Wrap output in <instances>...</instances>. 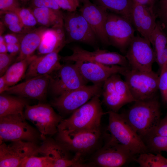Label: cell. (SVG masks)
I'll list each match as a JSON object with an SVG mask.
<instances>
[{
  "mask_svg": "<svg viewBox=\"0 0 167 167\" xmlns=\"http://www.w3.org/2000/svg\"><path fill=\"white\" fill-rule=\"evenodd\" d=\"M134 102L122 114L128 123L142 139L158 124L161 115L160 104L156 96Z\"/></svg>",
  "mask_w": 167,
  "mask_h": 167,
  "instance_id": "1",
  "label": "cell"
},
{
  "mask_svg": "<svg viewBox=\"0 0 167 167\" xmlns=\"http://www.w3.org/2000/svg\"><path fill=\"white\" fill-rule=\"evenodd\" d=\"M100 96H94L73 112L69 118L63 119L58 126V131L101 129V118L108 112H103Z\"/></svg>",
  "mask_w": 167,
  "mask_h": 167,
  "instance_id": "2",
  "label": "cell"
},
{
  "mask_svg": "<svg viewBox=\"0 0 167 167\" xmlns=\"http://www.w3.org/2000/svg\"><path fill=\"white\" fill-rule=\"evenodd\" d=\"M107 133L109 137L134 155L148 152L141 137L132 129L122 113L109 111Z\"/></svg>",
  "mask_w": 167,
  "mask_h": 167,
  "instance_id": "3",
  "label": "cell"
},
{
  "mask_svg": "<svg viewBox=\"0 0 167 167\" xmlns=\"http://www.w3.org/2000/svg\"><path fill=\"white\" fill-rule=\"evenodd\" d=\"M26 119L24 114L0 117V144L4 141L16 140L36 143L41 138L40 132L29 125Z\"/></svg>",
  "mask_w": 167,
  "mask_h": 167,
  "instance_id": "4",
  "label": "cell"
},
{
  "mask_svg": "<svg viewBox=\"0 0 167 167\" xmlns=\"http://www.w3.org/2000/svg\"><path fill=\"white\" fill-rule=\"evenodd\" d=\"M101 136V129L61 130L58 131L56 140L69 151L83 156L96 147Z\"/></svg>",
  "mask_w": 167,
  "mask_h": 167,
  "instance_id": "5",
  "label": "cell"
},
{
  "mask_svg": "<svg viewBox=\"0 0 167 167\" xmlns=\"http://www.w3.org/2000/svg\"><path fill=\"white\" fill-rule=\"evenodd\" d=\"M123 76L135 101L156 96L159 90V75L152 70L144 71L130 68Z\"/></svg>",
  "mask_w": 167,
  "mask_h": 167,
  "instance_id": "6",
  "label": "cell"
},
{
  "mask_svg": "<svg viewBox=\"0 0 167 167\" xmlns=\"http://www.w3.org/2000/svg\"><path fill=\"white\" fill-rule=\"evenodd\" d=\"M24 115L37 128L43 139L48 135L56 134L58 127L63 119L49 105L45 104L26 106Z\"/></svg>",
  "mask_w": 167,
  "mask_h": 167,
  "instance_id": "7",
  "label": "cell"
},
{
  "mask_svg": "<svg viewBox=\"0 0 167 167\" xmlns=\"http://www.w3.org/2000/svg\"><path fill=\"white\" fill-rule=\"evenodd\" d=\"M105 143L93 156L90 166L121 167L132 160L135 155L129 150L111 139L106 133Z\"/></svg>",
  "mask_w": 167,
  "mask_h": 167,
  "instance_id": "8",
  "label": "cell"
},
{
  "mask_svg": "<svg viewBox=\"0 0 167 167\" xmlns=\"http://www.w3.org/2000/svg\"><path fill=\"white\" fill-rule=\"evenodd\" d=\"M105 28L110 45L126 53L135 36L131 22L121 15L108 12Z\"/></svg>",
  "mask_w": 167,
  "mask_h": 167,
  "instance_id": "9",
  "label": "cell"
},
{
  "mask_svg": "<svg viewBox=\"0 0 167 167\" xmlns=\"http://www.w3.org/2000/svg\"><path fill=\"white\" fill-rule=\"evenodd\" d=\"M103 84L86 85L66 92L55 98L52 105L62 112L72 113L94 96L100 95Z\"/></svg>",
  "mask_w": 167,
  "mask_h": 167,
  "instance_id": "10",
  "label": "cell"
},
{
  "mask_svg": "<svg viewBox=\"0 0 167 167\" xmlns=\"http://www.w3.org/2000/svg\"><path fill=\"white\" fill-rule=\"evenodd\" d=\"M49 87L52 92L59 96L87 85L75 63H67L50 75Z\"/></svg>",
  "mask_w": 167,
  "mask_h": 167,
  "instance_id": "11",
  "label": "cell"
},
{
  "mask_svg": "<svg viewBox=\"0 0 167 167\" xmlns=\"http://www.w3.org/2000/svg\"><path fill=\"white\" fill-rule=\"evenodd\" d=\"M63 17L66 44L79 42L96 45L97 39L96 36L79 11H67L63 14Z\"/></svg>",
  "mask_w": 167,
  "mask_h": 167,
  "instance_id": "12",
  "label": "cell"
},
{
  "mask_svg": "<svg viewBox=\"0 0 167 167\" xmlns=\"http://www.w3.org/2000/svg\"><path fill=\"white\" fill-rule=\"evenodd\" d=\"M131 69L142 71L152 70L155 62V55L148 40L139 35L135 36L126 53Z\"/></svg>",
  "mask_w": 167,
  "mask_h": 167,
  "instance_id": "13",
  "label": "cell"
},
{
  "mask_svg": "<svg viewBox=\"0 0 167 167\" xmlns=\"http://www.w3.org/2000/svg\"><path fill=\"white\" fill-rule=\"evenodd\" d=\"M71 49L72 54L70 55L61 57V60L67 62H91L107 65H119L130 68L125 56L116 52L100 49L90 51L77 45L72 47Z\"/></svg>",
  "mask_w": 167,
  "mask_h": 167,
  "instance_id": "14",
  "label": "cell"
},
{
  "mask_svg": "<svg viewBox=\"0 0 167 167\" xmlns=\"http://www.w3.org/2000/svg\"><path fill=\"white\" fill-rule=\"evenodd\" d=\"M0 144V167H20L25 159L39 154V146L35 143L22 140Z\"/></svg>",
  "mask_w": 167,
  "mask_h": 167,
  "instance_id": "15",
  "label": "cell"
},
{
  "mask_svg": "<svg viewBox=\"0 0 167 167\" xmlns=\"http://www.w3.org/2000/svg\"><path fill=\"white\" fill-rule=\"evenodd\" d=\"M39 146V154L47 156L52 161L54 167H88L84 163L83 156L75 154L73 157L69 151L56 140L46 137Z\"/></svg>",
  "mask_w": 167,
  "mask_h": 167,
  "instance_id": "16",
  "label": "cell"
},
{
  "mask_svg": "<svg viewBox=\"0 0 167 167\" xmlns=\"http://www.w3.org/2000/svg\"><path fill=\"white\" fill-rule=\"evenodd\" d=\"M79 12L86 20L97 39L103 44L110 45L105 25L108 13L104 7L90 0H83Z\"/></svg>",
  "mask_w": 167,
  "mask_h": 167,
  "instance_id": "17",
  "label": "cell"
},
{
  "mask_svg": "<svg viewBox=\"0 0 167 167\" xmlns=\"http://www.w3.org/2000/svg\"><path fill=\"white\" fill-rule=\"evenodd\" d=\"M84 79L93 84H103L113 75H124L130 67L119 65H107L91 62H76L75 63Z\"/></svg>",
  "mask_w": 167,
  "mask_h": 167,
  "instance_id": "18",
  "label": "cell"
},
{
  "mask_svg": "<svg viewBox=\"0 0 167 167\" xmlns=\"http://www.w3.org/2000/svg\"><path fill=\"white\" fill-rule=\"evenodd\" d=\"M50 78V75H47L35 77L9 87L5 92L23 98L41 100L45 97Z\"/></svg>",
  "mask_w": 167,
  "mask_h": 167,
  "instance_id": "19",
  "label": "cell"
},
{
  "mask_svg": "<svg viewBox=\"0 0 167 167\" xmlns=\"http://www.w3.org/2000/svg\"><path fill=\"white\" fill-rule=\"evenodd\" d=\"M131 10L132 24L141 36L149 40L157 17L154 9L139 4L133 0Z\"/></svg>",
  "mask_w": 167,
  "mask_h": 167,
  "instance_id": "20",
  "label": "cell"
},
{
  "mask_svg": "<svg viewBox=\"0 0 167 167\" xmlns=\"http://www.w3.org/2000/svg\"><path fill=\"white\" fill-rule=\"evenodd\" d=\"M58 53L55 51L37 56L28 66L24 79L26 80L38 76L52 74L62 65Z\"/></svg>",
  "mask_w": 167,
  "mask_h": 167,
  "instance_id": "21",
  "label": "cell"
},
{
  "mask_svg": "<svg viewBox=\"0 0 167 167\" xmlns=\"http://www.w3.org/2000/svg\"><path fill=\"white\" fill-rule=\"evenodd\" d=\"M66 44L64 27L47 28L42 34L38 52L42 55L59 52Z\"/></svg>",
  "mask_w": 167,
  "mask_h": 167,
  "instance_id": "22",
  "label": "cell"
},
{
  "mask_svg": "<svg viewBox=\"0 0 167 167\" xmlns=\"http://www.w3.org/2000/svg\"><path fill=\"white\" fill-rule=\"evenodd\" d=\"M47 28L41 26L23 34L20 43V50L15 62L32 55L38 48L43 32Z\"/></svg>",
  "mask_w": 167,
  "mask_h": 167,
  "instance_id": "23",
  "label": "cell"
},
{
  "mask_svg": "<svg viewBox=\"0 0 167 167\" xmlns=\"http://www.w3.org/2000/svg\"><path fill=\"white\" fill-rule=\"evenodd\" d=\"M31 8L38 24L42 26L47 28L64 27L63 14L60 10L46 7Z\"/></svg>",
  "mask_w": 167,
  "mask_h": 167,
  "instance_id": "24",
  "label": "cell"
},
{
  "mask_svg": "<svg viewBox=\"0 0 167 167\" xmlns=\"http://www.w3.org/2000/svg\"><path fill=\"white\" fill-rule=\"evenodd\" d=\"M28 105L23 97L1 94L0 96V117L9 115L24 114L23 110Z\"/></svg>",
  "mask_w": 167,
  "mask_h": 167,
  "instance_id": "25",
  "label": "cell"
},
{
  "mask_svg": "<svg viewBox=\"0 0 167 167\" xmlns=\"http://www.w3.org/2000/svg\"><path fill=\"white\" fill-rule=\"evenodd\" d=\"M37 56L33 55L20 61L15 62L3 75L9 87L17 84L24 79L28 66Z\"/></svg>",
  "mask_w": 167,
  "mask_h": 167,
  "instance_id": "26",
  "label": "cell"
},
{
  "mask_svg": "<svg viewBox=\"0 0 167 167\" xmlns=\"http://www.w3.org/2000/svg\"><path fill=\"white\" fill-rule=\"evenodd\" d=\"M110 12L121 15L131 23V10L132 0H90Z\"/></svg>",
  "mask_w": 167,
  "mask_h": 167,
  "instance_id": "27",
  "label": "cell"
},
{
  "mask_svg": "<svg viewBox=\"0 0 167 167\" xmlns=\"http://www.w3.org/2000/svg\"><path fill=\"white\" fill-rule=\"evenodd\" d=\"M150 152L142 153L134 161L141 167H167V158L160 153Z\"/></svg>",
  "mask_w": 167,
  "mask_h": 167,
  "instance_id": "28",
  "label": "cell"
},
{
  "mask_svg": "<svg viewBox=\"0 0 167 167\" xmlns=\"http://www.w3.org/2000/svg\"><path fill=\"white\" fill-rule=\"evenodd\" d=\"M149 41L155 55L163 52L167 48V35L159 21L156 22Z\"/></svg>",
  "mask_w": 167,
  "mask_h": 167,
  "instance_id": "29",
  "label": "cell"
},
{
  "mask_svg": "<svg viewBox=\"0 0 167 167\" xmlns=\"http://www.w3.org/2000/svg\"><path fill=\"white\" fill-rule=\"evenodd\" d=\"M116 92L127 103L135 101L125 81L123 80L118 74L113 75Z\"/></svg>",
  "mask_w": 167,
  "mask_h": 167,
  "instance_id": "30",
  "label": "cell"
},
{
  "mask_svg": "<svg viewBox=\"0 0 167 167\" xmlns=\"http://www.w3.org/2000/svg\"><path fill=\"white\" fill-rule=\"evenodd\" d=\"M14 12L18 15L22 24L28 29L38 24L31 8L20 7Z\"/></svg>",
  "mask_w": 167,
  "mask_h": 167,
  "instance_id": "31",
  "label": "cell"
},
{
  "mask_svg": "<svg viewBox=\"0 0 167 167\" xmlns=\"http://www.w3.org/2000/svg\"><path fill=\"white\" fill-rule=\"evenodd\" d=\"M20 167H54L52 161L47 156H33L25 159Z\"/></svg>",
  "mask_w": 167,
  "mask_h": 167,
  "instance_id": "32",
  "label": "cell"
},
{
  "mask_svg": "<svg viewBox=\"0 0 167 167\" xmlns=\"http://www.w3.org/2000/svg\"><path fill=\"white\" fill-rule=\"evenodd\" d=\"M16 56L10 54L0 53V76H3L11 66Z\"/></svg>",
  "mask_w": 167,
  "mask_h": 167,
  "instance_id": "33",
  "label": "cell"
},
{
  "mask_svg": "<svg viewBox=\"0 0 167 167\" xmlns=\"http://www.w3.org/2000/svg\"><path fill=\"white\" fill-rule=\"evenodd\" d=\"M31 8L46 7L55 10L61 8L55 0H30Z\"/></svg>",
  "mask_w": 167,
  "mask_h": 167,
  "instance_id": "34",
  "label": "cell"
},
{
  "mask_svg": "<svg viewBox=\"0 0 167 167\" xmlns=\"http://www.w3.org/2000/svg\"><path fill=\"white\" fill-rule=\"evenodd\" d=\"M151 136L167 137V114L163 118L161 119L154 130L143 138Z\"/></svg>",
  "mask_w": 167,
  "mask_h": 167,
  "instance_id": "35",
  "label": "cell"
},
{
  "mask_svg": "<svg viewBox=\"0 0 167 167\" xmlns=\"http://www.w3.org/2000/svg\"><path fill=\"white\" fill-rule=\"evenodd\" d=\"M2 22L6 26L21 22L18 15L14 12L0 11Z\"/></svg>",
  "mask_w": 167,
  "mask_h": 167,
  "instance_id": "36",
  "label": "cell"
},
{
  "mask_svg": "<svg viewBox=\"0 0 167 167\" xmlns=\"http://www.w3.org/2000/svg\"><path fill=\"white\" fill-rule=\"evenodd\" d=\"M61 8L68 12L76 11L79 7V0H55Z\"/></svg>",
  "mask_w": 167,
  "mask_h": 167,
  "instance_id": "37",
  "label": "cell"
},
{
  "mask_svg": "<svg viewBox=\"0 0 167 167\" xmlns=\"http://www.w3.org/2000/svg\"><path fill=\"white\" fill-rule=\"evenodd\" d=\"M19 0H0V11L14 12L21 7Z\"/></svg>",
  "mask_w": 167,
  "mask_h": 167,
  "instance_id": "38",
  "label": "cell"
},
{
  "mask_svg": "<svg viewBox=\"0 0 167 167\" xmlns=\"http://www.w3.org/2000/svg\"><path fill=\"white\" fill-rule=\"evenodd\" d=\"M167 89V63L160 71L159 79V90L162 95Z\"/></svg>",
  "mask_w": 167,
  "mask_h": 167,
  "instance_id": "39",
  "label": "cell"
},
{
  "mask_svg": "<svg viewBox=\"0 0 167 167\" xmlns=\"http://www.w3.org/2000/svg\"><path fill=\"white\" fill-rule=\"evenodd\" d=\"M23 34L9 33L3 36L7 44H20Z\"/></svg>",
  "mask_w": 167,
  "mask_h": 167,
  "instance_id": "40",
  "label": "cell"
},
{
  "mask_svg": "<svg viewBox=\"0 0 167 167\" xmlns=\"http://www.w3.org/2000/svg\"><path fill=\"white\" fill-rule=\"evenodd\" d=\"M7 27L11 31L17 34H24L30 30L26 28L21 22L12 24Z\"/></svg>",
  "mask_w": 167,
  "mask_h": 167,
  "instance_id": "41",
  "label": "cell"
},
{
  "mask_svg": "<svg viewBox=\"0 0 167 167\" xmlns=\"http://www.w3.org/2000/svg\"><path fill=\"white\" fill-rule=\"evenodd\" d=\"M157 11L160 15L167 18V0H159Z\"/></svg>",
  "mask_w": 167,
  "mask_h": 167,
  "instance_id": "42",
  "label": "cell"
},
{
  "mask_svg": "<svg viewBox=\"0 0 167 167\" xmlns=\"http://www.w3.org/2000/svg\"><path fill=\"white\" fill-rule=\"evenodd\" d=\"M7 51L15 56L19 54L20 50V44H7Z\"/></svg>",
  "mask_w": 167,
  "mask_h": 167,
  "instance_id": "43",
  "label": "cell"
},
{
  "mask_svg": "<svg viewBox=\"0 0 167 167\" xmlns=\"http://www.w3.org/2000/svg\"><path fill=\"white\" fill-rule=\"evenodd\" d=\"M142 5L155 9V6L157 0H133Z\"/></svg>",
  "mask_w": 167,
  "mask_h": 167,
  "instance_id": "44",
  "label": "cell"
},
{
  "mask_svg": "<svg viewBox=\"0 0 167 167\" xmlns=\"http://www.w3.org/2000/svg\"><path fill=\"white\" fill-rule=\"evenodd\" d=\"M9 87L4 75L0 78V94L5 92Z\"/></svg>",
  "mask_w": 167,
  "mask_h": 167,
  "instance_id": "45",
  "label": "cell"
},
{
  "mask_svg": "<svg viewBox=\"0 0 167 167\" xmlns=\"http://www.w3.org/2000/svg\"><path fill=\"white\" fill-rule=\"evenodd\" d=\"M7 44L3 36H0V53H7Z\"/></svg>",
  "mask_w": 167,
  "mask_h": 167,
  "instance_id": "46",
  "label": "cell"
},
{
  "mask_svg": "<svg viewBox=\"0 0 167 167\" xmlns=\"http://www.w3.org/2000/svg\"><path fill=\"white\" fill-rule=\"evenodd\" d=\"M161 95L164 101L167 105V89Z\"/></svg>",
  "mask_w": 167,
  "mask_h": 167,
  "instance_id": "47",
  "label": "cell"
},
{
  "mask_svg": "<svg viewBox=\"0 0 167 167\" xmlns=\"http://www.w3.org/2000/svg\"><path fill=\"white\" fill-rule=\"evenodd\" d=\"M23 3H26L29 1L30 0H19Z\"/></svg>",
  "mask_w": 167,
  "mask_h": 167,
  "instance_id": "48",
  "label": "cell"
},
{
  "mask_svg": "<svg viewBox=\"0 0 167 167\" xmlns=\"http://www.w3.org/2000/svg\"><path fill=\"white\" fill-rule=\"evenodd\" d=\"M80 2H81L83 0H79Z\"/></svg>",
  "mask_w": 167,
  "mask_h": 167,
  "instance_id": "49",
  "label": "cell"
},
{
  "mask_svg": "<svg viewBox=\"0 0 167 167\" xmlns=\"http://www.w3.org/2000/svg\"><path fill=\"white\" fill-rule=\"evenodd\" d=\"M165 152H167V149L165 151Z\"/></svg>",
  "mask_w": 167,
  "mask_h": 167,
  "instance_id": "50",
  "label": "cell"
}]
</instances>
